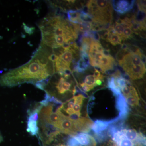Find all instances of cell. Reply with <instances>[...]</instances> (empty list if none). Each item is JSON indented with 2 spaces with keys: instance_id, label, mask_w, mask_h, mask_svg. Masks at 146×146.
<instances>
[{
  "instance_id": "cell-15",
  "label": "cell",
  "mask_w": 146,
  "mask_h": 146,
  "mask_svg": "<svg viewBox=\"0 0 146 146\" xmlns=\"http://www.w3.org/2000/svg\"><path fill=\"white\" fill-rule=\"evenodd\" d=\"M122 40V39L119 35L115 33H111L108 42L114 46H116L121 44Z\"/></svg>"
},
{
  "instance_id": "cell-21",
  "label": "cell",
  "mask_w": 146,
  "mask_h": 146,
  "mask_svg": "<svg viewBox=\"0 0 146 146\" xmlns=\"http://www.w3.org/2000/svg\"><path fill=\"white\" fill-rule=\"evenodd\" d=\"M80 10V19L83 22H88V23H92L94 22V20L91 16L83 11L82 10Z\"/></svg>"
},
{
  "instance_id": "cell-16",
  "label": "cell",
  "mask_w": 146,
  "mask_h": 146,
  "mask_svg": "<svg viewBox=\"0 0 146 146\" xmlns=\"http://www.w3.org/2000/svg\"><path fill=\"white\" fill-rule=\"evenodd\" d=\"M84 84L91 89L97 86L96 84V79L94 76L92 75L86 76L84 80Z\"/></svg>"
},
{
  "instance_id": "cell-20",
  "label": "cell",
  "mask_w": 146,
  "mask_h": 146,
  "mask_svg": "<svg viewBox=\"0 0 146 146\" xmlns=\"http://www.w3.org/2000/svg\"><path fill=\"white\" fill-rule=\"evenodd\" d=\"M107 131H102L98 133H95L96 139L98 142H102L104 141L108 138Z\"/></svg>"
},
{
  "instance_id": "cell-5",
  "label": "cell",
  "mask_w": 146,
  "mask_h": 146,
  "mask_svg": "<svg viewBox=\"0 0 146 146\" xmlns=\"http://www.w3.org/2000/svg\"><path fill=\"white\" fill-rule=\"evenodd\" d=\"M135 1H113L112 6L115 11L120 14H124L130 11L135 4Z\"/></svg>"
},
{
  "instance_id": "cell-27",
  "label": "cell",
  "mask_w": 146,
  "mask_h": 146,
  "mask_svg": "<svg viewBox=\"0 0 146 146\" xmlns=\"http://www.w3.org/2000/svg\"><path fill=\"white\" fill-rule=\"evenodd\" d=\"M57 146H66L65 145H62V144H60V145H58Z\"/></svg>"
},
{
  "instance_id": "cell-19",
  "label": "cell",
  "mask_w": 146,
  "mask_h": 146,
  "mask_svg": "<svg viewBox=\"0 0 146 146\" xmlns=\"http://www.w3.org/2000/svg\"><path fill=\"white\" fill-rule=\"evenodd\" d=\"M125 28V27L123 25L117 22L115 23V25H113V29L115 33L121 36L122 35Z\"/></svg>"
},
{
  "instance_id": "cell-14",
  "label": "cell",
  "mask_w": 146,
  "mask_h": 146,
  "mask_svg": "<svg viewBox=\"0 0 146 146\" xmlns=\"http://www.w3.org/2000/svg\"><path fill=\"white\" fill-rule=\"evenodd\" d=\"M108 87L112 91L113 95L115 97L121 94V90L116 86L115 83V78L113 77L109 78L108 80Z\"/></svg>"
},
{
  "instance_id": "cell-6",
  "label": "cell",
  "mask_w": 146,
  "mask_h": 146,
  "mask_svg": "<svg viewBox=\"0 0 146 146\" xmlns=\"http://www.w3.org/2000/svg\"><path fill=\"white\" fill-rule=\"evenodd\" d=\"M75 125L77 132L81 131L89 132L93 125L94 122L89 118L79 117L76 120H74Z\"/></svg>"
},
{
  "instance_id": "cell-22",
  "label": "cell",
  "mask_w": 146,
  "mask_h": 146,
  "mask_svg": "<svg viewBox=\"0 0 146 146\" xmlns=\"http://www.w3.org/2000/svg\"><path fill=\"white\" fill-rule=\"evenodd\" d=\"M138 6L139 11L146 13V1H138Z\"/></svg>"
},
{
  "instance_id": "cell-25",
  "label": "cell",
  "mask_w": 146,
  "mask_h": 146,
  "mask_svg": "<svg viewBox=\"0 0 146 146\" xmlns=\"http://www.w3.org/2000/svg\"><path fill=\"white\" fill-rule=\"evenodd\" d=\"M80 87H81V89L83 90L84 92H88V91H90L91 89L89 88L87 85L84 84V83H82L80 84Z\"/></svg>"
},
{
  "instance_id": "cell-11",
  "label": "cell",
  "mask_w": 146,
  "mask_h": 146,
  "mask_svg": "<svg viewBox=\"0 0 146 146\" xmlns=\"http://www.w3.org/2000/svg\"><path fill=\"white\" fill-rule=\"evenodd\" d=\"M68 19L74 24H81L83 22L80 18V10H70L67 12Z\"/></svg>"
},
{
  "instance_id": "cell-2",
  "label": "cell",
  "mask_w": 146,
  "mask_h": 146,
  "mask_svg": "<svg viewBox=\"0 0 146 146\" xmlns=\"http://www.w3.org/2000/svg\"><path fill=\"white\" fill-rule=\"evenodd\" d=\"M55 128L60 132L72 136L76 135L77 132L75 125L74 120L72 119L63 113L60 121Z\"/></svg>"
},
{
  "instance_id": "cell-26",
  "label": "cell",
  "mask_w": 146,
  "mask_h": 146,
  "mask_svg": "<svg viewBox=\"0 0 146 146\" xmlns=\"http://www.w3.org/2000/svg\"><path fill=\"white\" fill-rule=\"evenodd\" d=\"M102 84V80H96V84L97 86H98V85H101Z\"/></svg>"
},
{
  "instance_id": "cell-4",
  "label": "cell",
  "mask_w": 146,
  "mask_h": 146,
  "mask_svg": "<svg viewBox=\"0 0 146 146\" xmlns=\"http://www.w3.org/2000/svg\"><path fill=\"white\" fill-rule=\"evenodd\" d=\"M116 107L119 112L117 117L119 121H122L126 118L128 115V105L122 94H120L116 97Z\"/></svg>"
},
{
  "instance_id": "cell-17",
  "label": "cell",
  "mask_w": 146,
  "mask_h": 146,
  "mask_svg": "<svg viewBox=\"0 0 146 146\" xmlns=\"http://www.w3.org/2000/svg\"><path fill=\"white\" fill-rule=\"evenodd\" d=\"M127 104L132 106H137L139 104V97L129 96L125 98Z\"/></svg>"
},
{
  "instance_id": "cell-18",
  "label": "cell",
  "mask_w": 146,
  "mask_h": 146,
  "mask_svg": "<svg viewBox=\"0 0 146 146\" xmlns=\"http://www.w3.org/2000/svg\"><path fill=\"white\" fill-rule=\"evenodd\" d=\"M133 32L130 27H126L124 29L123 32L121 37L122 40H125L128 39L132 38L133 36Z\"/></svg>"
},
{
  "instance_id": "cell-9",
  "label": "cell",
  "mask_w": 146,
  "mask_h": 146,
  "mask_svg": "<svg viewBox=\"0 0 146 146\" xmlns=\"http://www.w3.org/2000/svg\"><path fill=\"white\" fill-rule=\"evenodd\" d=\"M81 145L96 146V142L94 137L85 133H80L73 136Z\"/></svg>"
},
{
  "instance_id": "cell-7",
  "label": "cell",
  "mask_w": 146,
  "mask_h": 146,
  "mask_svg": "<svg viewBox=\"0 0 146 146\" xmlns=\"http://www.w3.org/2000/svg\"><path fill=\"white\" fill-rule=\"evenodd\" d=\"M119 121L118 117L110 120H97L93 124L91 129L94 133H96L104 131L110 124L114 123Z\"/></svg>"
},
{
  "instance_id": "cell-23",
  "label": "cell",
  "mask_w": 146,
  "mask_h": 146,
  "mask_svg": "<svg viewBox=\"0 0 146 146\" xmlns=\"http://www.w3.org/2000/svg\"><path fill=\"white\" fill-rule=\"evenodd\" d=\"M94 76L96 78V80H102V81L103 80L104 76L101 74L100 72L97 69H95V70L94 72Z\"/></svg>"
},
{
  "instance_id": "cell-12",
  "label": "cell",
  "mask_w": 146,
  "mask_h": 146,
  "mask_svg": "<svg viewBox=\"0 0 146 146\" xmlns=\"http://www.w3.org/2000/svg\"><path fill=\"white\" fill-rule=\"evenodd\" d=\"M121 131L124 133L126 138L132 141L133 143H135L139 135V133H138L136 130L125 128L121 130Z\"/></svg>"
},
{
  "instance_id": "cell-10",
  "label": "cell",
  "mask_w": 146,
  "mask_h": 146,
  "mask_svg": "<svg viewBox=\"0 0 146 146\" xmlns=\"http://www.w3.org/2000/svg\"><path fill=\"white\" fill-rule=\"evenodd\" d=\"M113 141L119 146H136L132 141L128 139L121 131H117L111 136Z\"/></svg>"
},
{
  "instance_id": "cell-8",
  "label": "cell",
  "mask_w": 146,
  "mask_h": 146,
  "mask_svg": "<svg viewBox=\"0 0 146 146\" xmlns=\"http://www.w3.org/2000/svg\"><path fill=\"white\" fill-rule=\"evenodd\" d=\"M61 76L59 80L56 83H52L48 81L47 83L52 84H55L56 88L57 89L58 94L62 95V94H65L68 91H71V88L72 87V83L68 81V80L70 78H65L63 76Z\"/></svg>"
},
{
  "instance_id": "cell-24",
  "label": "cell",
  "mask_w": 146,
  "mask_h": 146,
  "mask_svg": "<svg viewBox=\"0 0 146 146\" xmlns=\"http://www.w3.org/2000/svg\"><path fill=\"white\" fill-rule=\"evenodd\" d=\"M24 28L25 31L27 33H29V34H31L32 33H33V28L29 27L27 26L25 24H24Z\"/></svg>"
},
{
  "instance_id": "cell-1",
  "label": "cell",
  "mask_w": 146,
  "mask_h": 146,
  "mask_svg": "<svg viewBox=\"0 0 146 146\" xmlns=\"http://www.w3.org/2000/svg\"><path fill=\"white\" fill-rule=\"evenodd\" d=\"M50 51L40 45L28 63L0 77V85L12 87L24 83H37L48 80L55 73L54 64L49 58Z\"/></svg>"
},
{
  "instance_id": "cell-13",
  "label": "cell",
  "mask_w": 146,
  "mask_h": 146,
  "mask_svg": "<svg viewBox=\"0 0 146 146\" xmlns=\"http://www.w3.org/2000/svg\"><path fill=\"white\" fill-rule=\"evenodd\" d=\"M89 65L80 58L74 66L73 70L77 72L83 73L89 68Z\"/></svg>"
},
{
  "instance_id": "cell-28",
  "label": "cell",
  "mask_w": 146,
  "mask_h": 146,
  "mask_svg": "<svg viewBox=\"0 0 146 146\" xmlns=\"http://www.w3.org/2000/svg\"><path fill=\"white\" fill-rule=\"evenodd\" d=\"M113 146H118L116 145H113Z\"/></svg>"
},
{
  "instance_id": "cell-3",
  "label": "cell",
  "mask_w": 146,
  "mask_h": 146,
  "mask_svg": "<svg viewBox=\"0 0 146 146\" xmlns=\"http://www.w3.org/2000/svg\"><path fill=\"white\" fill-rule=\"evenodd\" d=\"M122 67L126 74L133 80L142 78L146 72L145 65H130Z\"/></svg>"
}]
</instances>
